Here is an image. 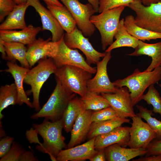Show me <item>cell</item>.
<instances>
[{"label": "cell", "instance_id": "cell-1", "mask_svg": "<svg viewBox=\"0 0 161 161\" xmlns=\"http://www.w3.org/2000/svg\"><path fill=\"white\" fill-rule=\"evenodd\" d=\"M45 119L40 124H34L33 127L37 134L42 138L43 143L36 147L37 149L47 153L52 161H57L56 157L63 148H67L65 143V138L62 135L63 128L61 119L50 122Z\"/></svg>", "mask_w": 161, "mask_h": 161}, {"label": "cell", "instance_id": "cell-2", "mask_svg": "<svg viewBox=\"0 0 161 161\" xmlns=\"http://www.w3.org/2000/svg\"><path fill=\"white\" fill-rule=\"evenodd\" d=\"M161 78L160 66L150 71L145 70L142 72L137 68L131 75L123 79H118L113 83L118 88L127 87L134 106L142 100L146 89L151 85L158 83Z\"/></svg>", "mask_w": 161, "mask_h": 161}, {"label": "cell", "instance_id": "cell-3", "mask_svg": "<svg viewBox=\"0 0 161 161\" xmlns=\"http://www.w3.org/2000/svg\"><path fill=\"white\" fill-rule=\"evenodd\" d=\"M56 84L50 97L42 108L31 116L32 119L44 118L54 122L61 119L69 102L75 94L68 92L56 79Z\"/></svg>", "mask_w": 161, "mask_h": 161}, {"label": "cell", "instance_id": "cell-4", "mask_svg": "<svg viewBox=\"0 0 161 161\" xmlns=\"http://www.w3.org/2000/svg\"><path fill=\"white\" fill-rule=\"evenodd\" d=\"M55 75L56 79L66 90L77 94L81 97L86 96L87 83L92 74L78 67L66 65L57 68Z\"/></svg>", "mask_w": 161, "mask_h": 161}, {"label": "cell", "instance_id": "cell-5", "mask_svg": "<svg viewBox=\"0 0 161 161\" xmlns=\"http://www.w3.org/2000/svg\"><path fill=\"white\" fill-rule=\"evenodd\" d=\"M125 7L120 6L91 16L90 22L100 34L103 50L105 51L107 47L113 42L114 35L119 25L120 18Z\"/></svg>", "mask_w": 161, "mask_h": 161}, {"label": "cell", "instance_id": "cell-6", "mask_svg": "<svg viewBox=\"0 0 161 161\" xmlns=\"http://www.w3.org/2000/svg\"><path fill=\"white\" fill-rule=\"evenodd\" d=\"M57 68L52 58L41 60L38 65L27 73L24 82L30 85L33 97V107L38 111L41 109L39 97L41 89L50 76L56 72Z\"/></svg>", "mask_w": 161, "mask_h": 161}, {"label": "cell", "instance_id": "cell-7", "mask_svg": "<svg viewBox=\"0 0 161 161\" xmlns=\"http://www.w3.org/2000/svg\"><path fill=\"white\" fill-rule=\"evenodd\" d=\"M128 7L135 13L134 22L138 26L161 33V2L145 6L141 1L131 3Z\"/></svg>", "mask_w": 161, "mask_h": 161}, {"label": "cell", "instance_id": "cell-8", "mask_svg": "<svg viewBox=\"0 0 161 161\" xmlns=\"http://www.w3.org/2000/svg\"><path fill=\"white\" fill-rule=\"evenodd\" d=\"M71 13L83 35L91 36L96 27L90 22V18L96 11L89 3L83 4L79 0H59Z\"/></svg>", "mask_w": 161, "mask_h": 161}, {"label": "cell", "instance_id": "cell-9", "mask_svg": "<svg viewBox=\"0 0 161 161\" xmlns=\"http://www.w3.org/2000/svg\"><path fill=\"white\" fill-rule=\"evenodd\" d=\"M112 58L111 51L107 52L103 59L96 64L95 75L87 83V92L99 94L113 93L117 91L119 88L110 81L108 75L107 66Z\"/></svg>", "mask_w": 161, "mask_h": 161}, {"label": "cell", "instance_id": "cell-10", "mask_svg": "<svg viewBox=\"0 0 161 161\" xmlns=\"http://www.w3.org/2000/svg\"><path fill=\"white\" fill-rule=\"evenodd\" d=\"M64 40L66 45L70 48L81 50L85 55L86 62L90 65L96 64L106 53L105 52H99L94 48L88 39L77 27L71 33L64 34Z\"/></svg>", "mask_w": 161, "mask_h": 161}, {"label": "cell", "instance_id": "cell-11", "mask_svg": "<svg viewBox=\"0 0 161 161\" xmlns=\"http://www.w3.org/2000/svg\"><path fill=\"white\" fill-rule=\"evenodd\" d=\"M64 35L62 38L55 56L52 58L57 68L66 65L76 66L92 74L96 72V68L92 66L77 49H72L65 44Z\"/></svg>", "mask_w": 161, "mask_h": 161}, {"label": "cell", "instance_id": "cell-12", "mask_svg": "<svg viewBox=\"0 0 161 161\" xmlns=\"http://www.w3.org/2000/svg\"><path fill=\"white\" fill-rule=\"evenodd\" d=\"M131 119L132 122L129 128L130 139L128 146L131 148H142L145 150L150 143L156 139V134L140 116L136 114Z\"/></svg>", "mask_w": 161, "mask_h": 161}, {"label": "cell", "instance_id": "cell-13", "mask_svg": "<svg viewBox=\"0 0 161 161\" xmlns=\"http://www.w3.org/2000/svg\"><path fill=\"white\" fill-rule=\"evenodd\" d=\"M51 40V37L46 40L39 38L28 45L26 57L30 68L41 59L55 56L61 40L57 42Z\"/></svg>", "mask_w": 161, "mask_h": 161}, {"label": "cell", "instance_id": "cell-14", "mask_svg": "<svg viewBox=\"0 0 161 161\" xmlns=\"http://www.w3.org/2000/svg\"><path fill=\"white\" fill-rule=\"evenodd\" d=\"M101 95L106 99L119 117L131 118L136 115L130 92L126 87H119L114 93H102Z\"/></svg>", "mask_w": 161, "mask_h": 161}, {"label": "cell", "instance_id": "cell-15", "mask_svg": "<svg viewBox=\"0 0 161 161\" xmlns=\"http://www.w3.org/2000/svg\"><path fill=\"white\" fill-rule=\"evenodd\" d=\"M27 3L29 6L33 7L40 16L42 30L50 32L52 41H60L64 35V30L49 10L45 7L39 0H28Z\"/></svg>", "mask_w": 161, "mask_h": 161}, {"label": "cell", "instance_id": "cell-16", "mask_svg": "<svg viewBox=\"0 0 161 161\" xmlns=\"http://www.w3.org/2000/svg\"><path fill=\"white\" fill-rule=\"evenodd\" d=\"M95 137L81 145L61 150L56 157L58 161H81L90 160L97 152Z\"/></svg>", "mask_w": 161, "mask_h": 161}, {"label": "cell", "instance_id": "cell-17", "mask_svg": "<svg viewBox=\"0 0 161 161\" xmlns=\"http://www.w3.org/2000/svg\"><path fill=\"white\" fill-rule=\"evenodd\" d=\"M92 112V110H86L83 106L71 131V137L67 148L79 144L87 137L92 123L91 120Z\"/></svg>", "mask_w": 161, "mask_h": 161}, {"label": "cell", "instance_id": "cell-18", "mask_svg": "<svg viewBox=\"0 0 161 161\" xmlns=\"http://www.w3.org/2000/svg\"><path fill=\"white\" fill-rule=\"evenodd\" d=\"M129 128L121 126L108 133L97 136L95 141V149L97 150L104 149L116 143L123 147L128 146L130 139Z\"/></svg>", "mask_w": 161, "mask_h": 161}, {"label": "cell", "instance_id": "cell-19", "mask_svg": "<svg viewBox=\"0 0 161 161\" xmlns=\"http://www.w3.org/2000/svg\"><path fill=\"white\" fill-rule=\"evenodd\" d=\"M41 30V27L31 24L20 31L0 30V39L6 42H19L28 45L36 40L37 35Z\"/></svg>", "mask_w": 161, "mask_h": 161}, {"label": "cell", "instance_id": "cell-20", "mask_svg": "<svg viewBox=\"0 0 161 161\" xmlns=\"http://www.w3.org/2000/svg\"><path fill=\"white\" fill-rule=\"evenodd\" d=\"M8 68L1 71L9 72L13 77L18 92L17 104L21 105L25 103L31 108H33L32 103L29 101L24 91L23 83L26 74L30 69L20 66L14 62L9 61L7 63Z\"/></svg>", "mask_w": 161, "mask_h": 161}, {"label": "cell", "instance_id": "cell-21", "mask_svg": "<svg viewBox=\"0 0 161 161\" xmlns=\"http://www.w3.org/2000/svg\"><path fill=\"white\" fill-rule=\"evenodd\" d=\"M138 44L135 50L131 53L127 54L130 56H138L142 55H148L151 57V63L145 70L150 71L161 65V41L153 44H148L138 40Z\"/></svg>", "mask_w": 161, "mask_h": 161}, {"label": "cell", "instance_id": "cell-22", "mask_svg": "<svg viewBox=\"0 0 161 161\" xmlns=\"http://www.w3.org/2000/svg\"><path fill=\"white\" fill-rule=\"evenodd\" d=\"M104 150L108 161H128L146 153V150L142 148H127L117 143L107 147Z\"/></svg>", "mask_w": 161, "mask_h": 161}, {"label": "cell", "instance_id": "cell-23", "mask_svg": "<svg viewBox=\"0 0 161 161\" xmlns=\"http://www.w3.org/2000/svg\"><path fill=\"white\" fill-rule=\"evenodd\" d=\"M29 6L27 3L17 4L13 10L0 25V30H14L23 29L27 26L25 20V14Z\"/></svg>", "mask_w": 161, "mask_h": 161}, {"label": "cell", "instance_id": "cell-24", "mask_svg": "<svg viewBox=\"0 0 161 161\" xmlns=\"http://www.w3.org/2000/svg\"><path fill=\"white\" fill-rule=\"evenodd\" d=\"M124 23L128 32L138 40L149 41L161 38V33L152 31L137 25L134 22V17L132 15L125 17Z\"/></svg>", "mask_w": 161, "mask_h": 161}, {"label": "cell", "instance_id": "cell-25", "mask_svg": "<svg viewBox=\"0 0 161 161\" xmlns=\"http://www.w3.org/2000/svg\"><path fill=\"white\" fill-rule=\"evenodd\" d=\"M124 19L120 21L118 29L114 38L115 40L105 51L106 52L121 47H128L135 49L138 44V40L130 35L126 29L124 23Z\"/></svg>", "mask_w": 161, "mask_h": 161}, {"label": "cell", "instance_id": "cell-26", "mask_svg": "<svg viewBox=\"0 0 161 161\" xmlns=\"http://www.w3.org/2000/svg\"><path fill=\"white\" fill-rule=\"evenodd\" d=\"M127 118L118 117L115 118L92 123L87 137L89 140L97 136L108 133L125 123H129Z\"/></svg>", "mask_w": 161, "mask_h": 161}, {"label": "cell", "instance_id": "cell-27", "mask_svg": "<svg viewBox=\"0 0 161 161\" xmlns=\"http://www.w3.org/2000/svg\"><path fill=\"white\" fill-rule=\"evenodd\" d=\"M2 41L6 49L7 60L14 63L17 60L21 66L30 68L26 57L27 47L25 44L19 42Z\"/></svg>", "mask_w": 161, "mask_h": 161}, {"label": "cell", "instance_id": "cell-28", "mask_svg": "<svg viewBox=\"0 0 161 161\" xmlns=\"http://www.w3.org/2000/svg\"><path fill=\"white\" fill-rule=\"evenodd\" d=\"M47 7L66 33H71L77 27L76 21L65 6L47 5Z\"/></svg>", "mask_w": 161, "mask_h": 161}, {"label": "cell", "instance_id": "cell-29", "mask_svg": "<svg viewBox=\"0 0 161 161\" xmlns=\"http://www.w3.org/2000/svg\"><path fill=\"white\" fill-rule=\"evenodd\" d=\"M83 107L80 98L75 97L69 102L61 118L63 128L66 132L71 131Z\"/></svg>", "mask_w": 161, "mask_h": 161}, {"label": "cell", "instance_id": "cell-30", "mask_svg": "<svg viewBox=\"0 0 161 161\" xmlns=\"http://www.w3.org/2000/svg\"><path fill=\"white\" fill-rule=\"evenodd\" d=\"M18 95L15 83L1 86L0 88V119L3 117L2 111L10 105L18 103Z\"/></svg>", "mask_w": 161, "mask_h": 161}, {"label": "cell", "instance_id": "cell-31", "mask_svg": "<svg viewBox=\"0 0 161 161\" xmlns=\"http://www.w3.org/2000/svg\"><path fill=\"white\" fill-rule=\"evenodd\" d=\"M80 99L87 110L96 111L110 106L107 100L101 95L95 93L87 92L86 96Z\"/></svg>", "mask_w": 161, "mask_h": 161}, {"label": "cell", "instance_id": "cell-32", "mask_svg": "<svg viewBox=\"0 0 161 161\" xmlns=\"http://www.w3.org/2000/svg\"><path fill=\"white\" fill-rule=\"evenodd\" d=\"M136 107L139 110L136 114L144 119L151 129L156 133V139H161V121L152 116L154 115L152 110H149L143 106L136 104Z\"/></svg>", "mask_w": 161, "mask_h": 161}, {"label": "cell", "instance_id": "cell-33", "mask_svg": "<svg viewBox=\"0 0 161 161\" xmlns=\"http://www.w3.org/2000/svg\"><path fill=\"white\" fill-rule=\"evenodd\" d=\"M148 88L147 92L143 95L142 100H145L148 104L152 105L153 112L159 113L161 117V97L154 84L151 85Z\"/></svg>", "mask_w": 161, "mask_h": 161}, {"label": "cell", "instance_id": "cell-34", "mask_svg": "<svg viewBox=\"0 0 161 161\" xmlns=\"http://www.w3.org/2000/svg\"><path fill=\"white\" fill-rule=\"evenodd\" d=\"M119 117L111 106L92 112L91 120L93 122L104 121Z\"/></svg>", "mask_w": 161, "mask_h": 161}, {"label": "cell", "instance_id": "cell-35", "mask_svg": "<svg viewBox=\"0 0 161 161\" xmlns=\"http://www.w3.org/2000/svg\"><path fill=\"white\" fill-rule=\"evenodd\" d=\"M141 0H99L98 12H102L120 6L128 7L133 2Z\"/></svg>", "mask_w": 161, "mask_h": 161}, {"label": "cell", "instance_id": "cell-36", "mask_svg": "<svg viewBox=\"0 0 161 161\" xmlns=\"http://www.w3.org/2000/svg\"><path fill=\"white\" fill-rule=\"evenodd\" d=\"M25 150L16 142H13L11 147L7 153L1 158L0 161H18Z\"/></svg>", "mask_w": 161, "mask_h": 161}, {"label": "cell", "instance_id": "cell-37", "mask_svg": "<svg viewBox=\"0 0 161 161\" xmlns=\"http://www.w3.org/2000/svg\"><path fill=\"white\" fill-rule=\"evenodd\" d=\"M17 4L13 0H0V22L8 16Z\"/></svg>", "mask_w": 161, "mask_h": 161}, {"label": "cell", "instance_id": "cell-38", "mask_svg": "<svg viewBox=\"0 0 161 161\" xmlns=\"http://www.w3.org/2000/svg\"><path fill=\"white\" fill-rule=\"evenodd\" d=\"M145 156L161 154V139L153 140L147 146L145 149Z\"/></svg>", "mask_w": 161, "mask_h": 161}, {"label": "cell", "instance_id": "cell-39", "mask_svg": "<svg viewBox=\"0 0 161 161\" xmlns=\"http://www.w3.org/2000/svg\"><path fill=\"white\" fill-rule=\"evenodd\" d=\"M14 138L7 136L1 138L0 141V157L5 155L10 148Z\"/></svg>", "mask_w": 161, "mask_h": 161}, {"label": "cell", "instance_id": "cell-40", "mask_svg": "<svg viewBox=\"0 0 161 161\" xmlns=\"http://www.w3.org/2000/svg\"><path fill=\"white\" fill-rule=\"evenodd\" d=\"M38 160V159L35 156L31 151H26L23 153L20 160V161H36Z\"/></svg>", "mask_w": 161, "mask_h": 161}, {"label": "cell", "instance_id": "cell-41", "mask_svg": "<svg viewBox=\"0 0 161 161\" xmlns=\"http://www.w3.org/2000/svg\"><path fill=\"white\" fill-rule=\"evenodd\" d=\"M97 153L89 160L90 161H105L106 160L104 148L97 150Z\"/></svg>", "mask_w": 161, "mask_h": 161}, {"label": "cell", "instance_id": "cell-42", "mask_svg": "<svg viewBox=\"0 0 161 161\" xmlns=\"http://www.w3.org/2000/svg\"><path fill=\"white\" fill-rule=\"evenodd\" d=\"M133 161H161V154L141 157Z\"/></svg>", "mask_w": 161, "mask_h": 161}, {"label": "cell", "instance_id": "cell-43", "mask_svg": "<svg viewBox=\"0 0 161 161\" xmlns=\"http://www.w3.org/2000/svg\"><path fill=\"white\" fill-rule=\"evenodd\" d=\"M0 51L2 58L4 59L7 60V55L6 49L1 39H0Z\"/></svg>", "mask_w": 161, "mask_h": 161}, {"label": "cell", "instance_id": "cell-44", "mask_svg": "<svg viewBox=\"0 0 161 161\" xmlns=\"http://www.w3.org/2000/svg\"><path fill=\"white\" fill-rule=\"evenodd\" d=\"M47 5H54L62 6L63 5L58 0H42Z\"/></svg>", "mask_w": 161, "mask_h": 161}, {"label": "cell", "instance_id": "cell-45", "mask_svg": "<svg viewBox=\"0 0 161 161\" xmlns=\"http://www.w3.org/2000/svg\"><path fill=\"white\" fill-rule=\"evenodd\" d=\"M93 7L97 12H98L99 7V0H87Z\"/></svg>", "mask_w": 161, "mask_h": 161}, {"label": "cell", "instance_id": "cell-46", "mask_svg": "<svg viewBox=\"0 0 161 161\" xmlns=\"http://www.w3.org/2000/svg\"><path fill=\"white\" fill-rule=\"evenodd\" d=\"M161 0H141L142 3L145 6H149L151 4L157 3Z\"/></svg>", "mask_w": 161, "mask_h": 161}, {"label": "cell", "instance_id": "cell-47", "mask_svg": "<svg viewBox=\"0 0 161 161\" xmlns=\"http://www.w3.org/2000/svg\"><path fill=\"white\" fill-rule=\"evenodd\" d=\"M17 4H24L27 3L28 0H13Z\"/></svg>", "mask_w": 161, "mask_h": 161}, {"label": "cell", "instance_id": "cell-48", "mask_svg": "<svg viewBox=\"0 0 161 161\" xmlns=\"http://www.w3.org/2000/svg\"><path fill=\"white\" fill-rule=\"evenodd\" d=\"M160 87V88L161 89V84H160L159 85Z\"/></svg>", "mask_w": 161, "mask_h": 161}, {"label": "cell", "instance_id": "cell-49", "mask_svg": "<svg viewBox=\"0 0 161 161\" xmlns=\"http://www.w3.org/2000/svg\"><path fill=\"white\" fill-rule=\"evenodd\" d=\"M160 66H161V65ZM160 80V83H161L160 84H161V78Z\"/></svg>", "mask_w": 161, "mask_h": 161}, {"label": "cell", "instance_id": "cell-50", "mask_svg": "<svg viewBox=\"0 0 161 161\" xmlns=\"http://www.w3.org/2000/svg\"></svg>", "mask_w": 161, "mask_h": 161}]
</instances>
